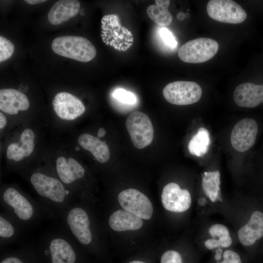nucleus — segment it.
Wrapping results in <instances>:
<instances>
[{
    "instance_id": "f257e3e1",
    "label": "nucleus",
    "mask_w": 263,
    "mask_h": 263,
    "mask_svg": "<svg viewBox=\"0 0 263 263\" xmlns=\"http://www.w3.org/2000/svg\"><path fill=\"white\" fill-rule=\"evenodd\" d=\"M29 182L39 196L47 216L60 218L75 197L58 178L39 171L33 172Z\"/></svg>"
},
{
    "instance_id": "f03ea898",
    "label": "nucleus",
    "mask_w": 263,
    "mask_h": 263,
    "mask_svg": "<svg viewBox=\"0 0 263 263\" xmlns=\"http://www.w3.org/2000/svg\"><path fill=\"white\" fill-rule=\"evenodd\" d=\"M0 202L3 211L16 220L22 229L32 226L42 217L47 216L40 202L33 200L14 187L2 189Z\"/></svg>"
},
{
    "instance_id": "7ed1b4c3",
    "label": "nucleus",
    "mask_w": 263,
    "mask_h": 263,
    "mask_svg": "<svg viewBox=\"0 0 263 263\" xmlns=\"http://www.w3.org/2000/svg\"><path fill=\"white\" fill-rule=\"evenodd\" d=\"M38 242L51 263H76L77 243L61 226L48 232Z\"/></svg>"
},
{
    "instance_id": "20e7f679",
    "label": "nucleus",
    "mask_w": 263,
    "mask_h": 263,
    "mask_svg": "<svg viewBox=\"0 0 263 263\" xmlns=\"http://www.w3.org/2000/svg\"><path fill=\"white\" fill-rule=\"evenodd\" d=\"M52 48L59 56L83 62L92 60L96 54L94 45L87 38L78 36L57 37L52 42Z\"/></svg>"
},
{
    "instance_id": "39448f33",
    "label": "nucleus",
    "mask_w": 263,
    "mask_h": 263,
    "mask_svg": "<svg viewBox=\"0 0 263 263\" xmlns=\"http://www.w3.org/2000/svg\"><path fill=\"white\" fill-rule=\"evenodd\" d=\"M219 44L208 38H199L189 40L179 49L178 56L183 62L201 63L212 58L217 53Z\"/></svg>"
},
{
    "instance_id": "423d86ee",
    "label": "nucleus",
    "mask_w": 263,
    "mask_h": 263,
    "mask_svg": "<svg viewBox=\"0 0 263 263\" xmlns=\"http://www.w3.org/2000/svg\"><path fill=\"white\" fill-rule=\"evenodd\" d=\"M126 126L134 146L143 149L150 145L154 137V130L149 117L140 111L132 112L127 117Z\"/></svg>"
},
{
    "instance_id": "0eeeda50",
    "label": "nucleus",
    "mask_w": 263,
    "mask_h": 263,
    "mask_svg": "<svg viewBox=\"0 0 263 263\" xmlns=\"http://www.w3.org/2000/svg\"><path fill=\"white\" fill-rule=\"evenodd\" d=\"M202 91L200 85L189 81H176L168 84L163 90L165 99L176 105H190L201 98Z\"/></svg>"
},
{
    "instance_id": "6e6552de",
    "label": "nucleus",
    "mask_w": 263,
    "mask_h": 263,
    "mask_svg": "<svg viewBox=\"0 0 263 263\" xmlns=\"http://www.w3.org/2000/svg\"><path fill=\"white\" fill-rule=\"evenodd\" d=\"M210 18L216 21L238 24L246 19L247 14L237 3L231 0H211L207 6Z\"/></svg>"
},
{
    "instance_id": "1a4fd4ad",
    "label": "nucleus",
    "mask_w": 263,
    "mask_h": 263,
    "mask_svg": "<svg viewBox=\"0 0 263 263\" xmlns=\"http://www.w3.org/2000/svg\"><path fill=\"white\" fill-rule=\"evenodd\" d=\"M118 201L123 209L146 220L153 214V208L150 199L140 191L134 189H125L119 193Z\"/></svg>"
},
{
    "instance_id": "9d476101",
    "label": "nucleus",
    "mask_w": 263,
    "mask_h": 263,
    "mask_svg": "<svg viewBox=\"0 0 263 263\" xmlns=\"http://www.w3.org/2000/svg\"><path fill=\"white\" fill-rule=\"evenodd\" d=\"M258 124L251 118L239 120L232 129L230 141L233 148L239 152H244L254 144L258 133Z\"/></svg>"
},
{
    "instance_id": "9b49d317",
    "label": "nucleus",
    "mask_w": 263,
    "mask_h": 263,
    "mask_svg": "<svg viewBox=\"0 0 263 263\" xmlns=\"http://www.w3.org/2000/svg\"><path fill=\"white\" fill-rule=\"evenodd\" d=\"M56 169L59 180L65 186H71V192L76 198V184L84 177V168L73 158L67 160L65 157L60 156L56 160Z\"/></svg>"
},
{
    "instance_id": "f8f14e48",
    "label": "nucleus",
    "mask_w": 263,
    "mask_h": 263,
    "mask_svg": "<svg viewBox=\"0 0 263 263\" xmlns=\"http://www.w3.org/2000/svg\"><path fill=\"white\" fill-rule=\"evenodd\" d=\"M161 201L166 210L174 212H182L190 207L191 198L188 190L181 189L176 183H170L163 188Z\"/></svg>"
},
{
    "instance_id": "ddd939ff",
    "label": "nucleus",
    "mask_w": 263,
    "mask_h": 263,
    "mask_svg": "<svg viewBox=\"0 0 263 263\" xmlns=\"http://www.w3.org/2000/svg\"><path fill=\"white\" fill-rule=\"evenodd\" d=\"M52 104L57 115L60 118L66 120L75 119L85 111V106L82 101L75 96L67 92L57 94L53 99Z\"/></svg>"
},
{
    "instance_id": "4468645a",
    "label": "nucleus",
    "mask_w": 263,
    "mask_h": 263,
    "mask_svg": "<svg viewBox=\"0 0 263 263\" xmlns=\"http://www.w3.org/2000/svg\"><path fill=\"white\" fill-rule=\"evenodd\" d=\"M233 98L240 107H255L263 103V85L249 82L242 83L235 88Z\"/></svg>"
},
{
    "instance_id": "2eb2a0df",
    "label": "nucleus",
    "mask_w": 263,
    "mask_h": 263,
    "mask_svg": "<svg viewBox=\"0 0 263 263\" xmlns=\"http://www.w3.org/2000/svg\"><path fill=\"white\" fill-rule=\"evenodd\" d=\"M29 107L28 98L21 92L14 89L0 90V109L9 114H16L19 111H26Z\"/></svg>"
},
{
    "instance_id": "dca6fc26",
    "label": "nucleus",
    "mask_w": 263,
    "mask_h": 263,
    "mask_svg": "<svg viewBox=\"0 0 263 263\" xmlns=\"http://www.w3.org/2000/svg\"><path fill=\"white\" fill-rule=\"evenodd\" d=\"M240 243L244 246L253 245L263 236V212L254 211L247 222L238 231Z\"/></svg>"
},
{
    "instance_id": "f3484780",
    "label": "nucleus",
    "mask_w": 263,
    "mask_h": 263,
    "mask_svg": "<svg viewBox=\"0 0 263 263\" xmlns=\"http://www.w3.org/2000/svg\"><path fill=\"white\" fill-rule=\"evenodd\" d=\"M80 3L77 0H60L52 6L48 14V19L53 25L60 24L76 16Z\"/></svg>"
},
{
    "instance_id": "a211bd4d",
    "label": "nucleus",
    "mask_w": 263,
    "mask_h": 263,
    "mask_svg": "<svg viewBox=\"0 0 263 263\" xmlns=\"http://www.w3.org/2000/svg\"><path fill=\"white\" fill-rule=\"evenodd\" d=\"M110 228L115 231L135 230L142 227L143 222L141 218L124 209L117 210L108 218Z\"/></svg>"
},
{
    "instance_id": "6ab92c4d",
    "label": "nucleus",
    "mask_w": 263,
    "mask_h": 263,
    "mask_svg": "<svg viewBox=\"0 0 263 263\" xmlns=\"http://www.w3.org/2000/svg\"><path fill=\"white\" fill-rule=\"evenodd\" d=\"M35 134L29 129H25L21 134L19 143H12L7 149V157L10 160L19 161L29 156L33 151Z\"/></svg>"
},
{
    "instance_id": "aec40b11",
    "label": "nucleus",
    "mask_w": 263,
    "mask_h": 263,
    "mask_svg": "<svg viewBox=\"0 0 263 263\" xmlns=\"http://www.w3.org/2000/svg\"><path fill=\"white\" fill-rule=\"evenodd\" d=\"M79 145L90 151L94 157L100 163H105L110 158L109 147L105 142L98 137L88 133L81 134L78 139Z\"/></svg>"
},
{
    "instance_id": "412c9836",
    "label": "nucleus",
    "mask_w": 263,
    "mask_h": 263,
    "mask_svg": "<svg viewBox=\"0 0 263 263\" xmlns=\"http://www.w3.org/2000/svg\"><path fill=\"white\" fill-rule=\"evenodd\" d=\"M22 230L21 226L4 211L0 213V242L1 246L16 241Z\"/></svg>"
},
{
    "instance_id": "4be33fe9",
    "label": "nucleus",
    "mask_w": 263,
    "mask_h": 263,
    "mask_svg": "<svg viewBox=\"0 0 263 263\" xmlns=\"http://www.w3.org/2000/svg\"><path fill=\"white\" fill-rule=\"evenodd\" d=\"M155 5H150L146 9L148 16L155 23L161 26H168L172 21V17L168 10L170 1L155 0Z\"/></svg>"
},
{
    "instance_id": "5701e85b",
    "label": "nucleus",
    "mask_w": 263,
    "mask_h": 263,
    "mask_svg": "<svg viewBox=\"0 0 263 263\" xmlns=\"http://www.w3.org/2000/svg\"><path fill=\"white\" fill-rule=\"evenodd\" d=\"M220 173L219 171L204 173L202 181V188L205 194L212 202L220 199Z\"/></svg>"
},
{
    "instance_id": "b1692460",
    "label": "nucleus",
    "mask_w": 263,
    "mask_h": 263,
    "mask_svg": "<svg viewBox=\"0 0 263 263\" xmlns=\"http://www.w3.org/2000/svg\"><path fill=\"white\" fill-rule=\"evenodd\" d=\"M210 144V139L208 130L201 127L189 141L188 149L192 155L201 157L207 152Z\"/></svg>"
},
{
    "instance_id": "393cba45",
    "label": "nucleus",
    "mask_w": 263,
    "mask_h": 263,
    "mask_svg": "<svg viewBox=\"0 0 263 263\" xmlns=\"http://www.w3.org/2000/svg\"><path fill=\"white\" fill-rule=\"evenodd\" d=\"M112 96L118 102L125 105H133L136 102V97L134 94L122 88L116 89L113 93Z\"/></svg>"
},
{
    "instance_id": "a878e982",
    "label": "nucleus",
    "mask_w": 263,
    "mask_h": 263,
    "mask_svg": "<svg viewBox=\"0 0 263 263\" xmlns=\"http://www.w3.org/2000/svg\"><path fill=\"white\" fill-rule=\"evenodd\" d=\"M13 43L7 38L0 36V62L4 61L11 56L14 52Z\"/></svg>"
},
{
    "instance_id": "bb28decb",
    "label": "nucleus",
    "mask_w": 263,
    "mask_h": 263,
    "mask_svg": "<svg viewBox=\"0 0 263 263\" xmlns=\"http://www.w3.org/2000/svg\"><path fill=\"white\" fill-rule=\"evenodd\" d=\"M231 244L232 239L229 235L219 238L218 240L208 239L205 241V245L208 249H213L217 247H228Z\"/></svg>"
},
{
    "instance_id": "cd10ccee",
    "label": "nucleus",
    "mask_w": 263,
    "mask_h": 263,
    "mask_svg": "<svg viewBox=\"0 0 263 263\" xmlns=\"http://www.w3.org/2000/svg\"><path fill=\"white\" fill-rule=\"evenodd\" d=\"M161 263H183L180 254L174 250L165 252L161 258Z\"/></svg>"
},
{
    "instance_id": "c85d7f7f",
    "label": "nucleus",
    "mask_w": 263,
    "mask_h": 263,
    "mask_svg": "<svg viewBox=\"0 0 263 263\" xmlns=\"http://www.w3.org/2000/svg\"><path fill=\"white\" fill-rule=\"evenodd\" d=\"M209 234L213 238L222 237L223 236H229V232L228 228L222 224H214L209 228Z\"/></svg>"
},
{
    "instance_id": "c756f323",
    "label": "nucleus",
    "mask_w": 263,
    "mask_h": 263,
    "mask_svg": "<svg viewBox=\"0 0 263 263\" xmlns=\"http://www.w3.org/2000/svg\"><path fill=\"white\" fill-rule=\"evenodd\" d=\"M159 35L164 43L168 46L174 48L177 42L172 34L166 28H161L159 30Z\"/></svg>"
},
{
    "instance_id": "7c9ffc66",
    "label": "nucleus",
    "mask_w": 263,
    "mask_h": 263,
    "mask_svg": "<svg viewBox=\"0 0 263 263\" xmlns=\"http://www.w3.org/2000/svg\"><path fill=\"white\" fill-rule=\"evenodd\" d=\"M223 261L220 263H242L239 254L235 251L227 250L223 254Z\"/></svg>"
},
{
    "instance_id": "2f4dec72",
    "label": "nucleus",
    "mask_w": 263,
    "mask_h": 263,
    "mask_svg": "<svg viewBox=\"0 0 263 263\" xmlns=\"http://www.w3.org/2000/svg\"><path fill=\"white\" fill-rule=\"evenodd\" d=\"M0 263H25V262L18 255H11L5 257L1 261Z\"/></svg>"
},
{
    "instance_id": "473e14b6",
    "label": "nucleus",
    "mask_w": 263,
    "mask_h": 263,
    "mask_svg": "<svg viewBox=\"0 0 263 263\" xmlns=\"http://www.w3.org/2000/svg\"><path fill=\"white\" fill-rule=\"evenodd\" d=\"M6 124V119L2 113H0V128H3Z\"/></svg>"
},
{
    "instance_id": "72a5a7b5",
    "label": "nucleus",
    "mask_w": 263,
    "mask_h": 263,
    "mask_svg": "<svg viewBox=\"0 0 263 263\" xmlns=\"http://www.w3.org/2000/svg\"><path fill=\"white\" fill-rule=\"evenodd\" d=\"M106 130L104 128L101 127L100 128L97 132V137L101 138L105 136L106 134Z\"/></svg>"
},
{
    "instance_id": "f704fd0d",
    "label": "nucleus",
    "mask_w": 263,
    "mask_h": 263,
    "mask_svg": "<svg viewBox=\"0 0 263 263\" xmlns=\"http://www.w3.org/2000/svg\"><path fill=\"white\" fill-rule=\"evenodd\" d=\"M46 0H25V1L30 4H36L40 3H42L43 2H45Z\"/></svg>"
},
{
    "instance_id": "c9c22d12",
    "label": "nucleus",
    "mask_w": 263,
    "mask_h": 263,
    "mask_svg": "<svg viewBox=\"0 0 263 263\" xmlns=\"http://www.w3.org/2000/svg\"><path fill=\"white\" fill-rule=\"evenodd\" d=\"M216 254L215 255V259L217 261H219L221 259V253L222 252V250L221 248H219L216 250Z\"/></svg>"
},
{
    "instance_id": "e433bc0d",
    "label": "nucleus",
    "mask_w": 263,
    "mask_h": 263,
    "mask_svg": "<svg viewBox=\"0 0 263 263\" xmlns=\"http://www.w3.org/2000/svg\"><path fill=\"white\" fill-rule=\"evenodd\" d=\"M176 17L178 20L182 21L185 19L186 15L183 12H180L177 14Z\"/></svg>"
},
{
    "instance_id": "4c0bfd02",
    "label": "nucleus",
    "mask_w": 263,
    "mask_h": 263,
    "mask_svg": "<svg viewBox=\"0 0 263 263\" xmlns=\"http://www.w3.org/2000/svg\"><path fill=\"white\" fill-rule=\"evenodd\" d=\"M129 263H146L142 262V261H133Z\"/></svg>"
},
{
    "instance_id": "58836bf2",
    "label": "nucleus",
    "mask_w": 263,
    "mask_h": 263,
    "mask_svg": "<svg viewBox=\"0 0 263 263\" xmlns=\"http://www.w3.org/2000/svg\"><path fill=\"white\" fill-rule=\"evenodd\" d=\"M75 150H79V148L78 147H76L75 148Z\"/></svg>"
}]
</instances>
